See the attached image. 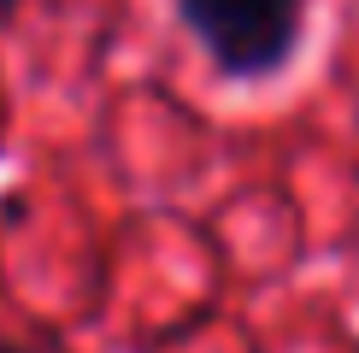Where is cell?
<instances>
[{"label":"cell","mask_w":359,"mask_h":353,"mask_svg":"<svg viewBox=\"0 0 359 353\" xmlns=\"http://www.w3.org/2000/svg\"><path fill=\"white\" fill-rule=\"evenodd\" d=\"M189 41L230 83H265L301 48L306 0H171Z\"/></svg>","instance_id":"obj_1"},{"label":"cell","mask_w":359,"mask_h":353,"mask_svg":"<svg viewBox=\"0 0 359 353\" xmlns=\"http://www.w3.org/2000/svg\"><path fill=\"white\" fill-rule=\"evenodd\" d=\"M0 353H77V347L53 330H12V335H0Z\"/></svg>","instance_id":"obj_2"},{"label":"cell","mask_w":359,"mask_h":353,"mask_svg":"<svg viewBox=\"0 0 359 353\" xmlns=\"http://www.w3.org/2000/svg\"><path fill=\"white\" fill-rule=\"evenodd\" d=\"M18 6H24V0H0V24H12V18H18Z\"/></svg>","instance_id":"obj_3"}]
</instances>
